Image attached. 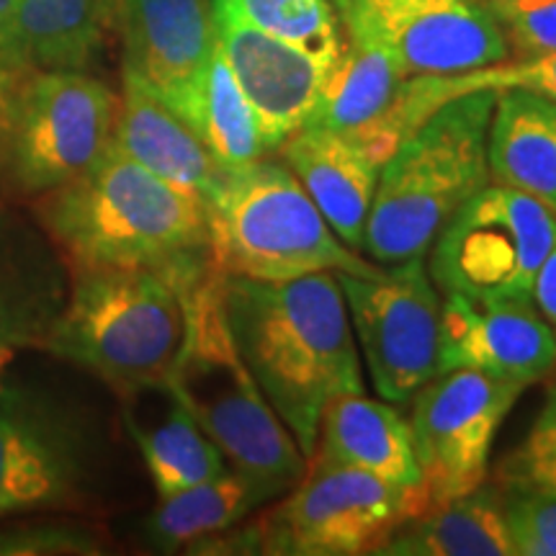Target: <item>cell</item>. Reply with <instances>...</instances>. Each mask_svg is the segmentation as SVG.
Returning a JSON list of instances; mask_svg holds the SVG:
<instances>
[{
    "mask_svg": "<svg viewBox=\"0 0 556 556\" xmlns=\"http://www.w3.org/2000/svg\"><path fill=\"white\" fill-rule=\"evenodd\" d=\"M114 148L206 206L227 176L191 124L129 73H124Z\"/></svg>",
    "mask_w": 556,
    "mask_h": 556,
    "instance_id": "obj_21",
    "label": "cell"
},
{
    "mask_svg": "<svg viewBox=\"0 0 556 556\" xmlns=\"http://www.w3.org/2000/svg\"><path fill=\"white\" fill-rule=\"evenodd\" d=\"M119 397L124 420L144 458L157 497H170L208 482L227 469L217 443L193 420L168 379L124 389Z\"/></svg>",
    "mask_w": 556,
    "mask_h": 556,
    "instance_id": "obj_20",
    "label": "cell"
},
{
    "mask_svg": "<svg viewBox=\"0 0 556 556\" xmlns=\"http://www.w3.org/2000/svg\"><path fill=\"white\" fill-rule=\"evenodd\" d=\"M0 60L5 67L18 70V37H16V9L13 0H0Z\"/></svg>",
    "mask_w": 556,
    "mask_h": 556,
    "instance_id": "obj_35",
    "label": "cell"
},
{
    "mask_svg": "<svg viewBox=\"0 0 556 556\" xmlns=\"http://www.w3.org/2000/svg\"><path fill=\"white\" fill-rule=\"evenodd\" d=\"M278 495L258 479L227 467L219 477L193 484L170 497H160L155 513L144 523L148 541L160 552L191 548L199 541L240 526L261 505Z\"/></svg>",
    "mask_w": 556,
    "mask_h": 556,
    "instance_id": "obj_25",
    "label": "cell"
},
{
    "mask_svg": "<svg viewBox=\"0 0 556 556\" xmlns=\"http://www.w3.org/2000/svg\"><path fill=\"white\" fill-rule=\"evenodd\" d=\"M497 90H475L435 109L381 165L364 253L379 266L426 258L433 240L490 184L486 131Z\"/></svg>",
    "mask_w": 556,
    "mask_h": 556,
    "instance_id": "obj_4",
    "label": "cell"
},
{
    "mask_svg": "<svg viewBox=\"0 0 556 556\" xmlns=\"http://www.w3.org/2000/svg\"><path fill=\"white\" fill-rule=\"evenodd\" d=\"M168 384L217 443L227 467L258 479L278 497L304 477L307 458L240 356L214 263L189 291V325Z\"/></svg>",
    "mask_w": 556,
    "mask_h": 556,
    "instance_id": "obj_5",
    "label": "cell"
},
{
    "mask_svg": "<svg viewBox=\"0 0 556 556\" xmlns=\"http://www.w3.org/2000/svg\"><path fill=\"white\" fill-rule=\"evenodd\" d=\"M88 435L60 402L0 384V520L83 507Z\"/></svg>",
    "mask_w": 556,
    "mask_h": 556,
    "instance_id": "obj_13",
    "label": "cell"
},
{
    "mask_svg": "<svg viewBox=\"0 0 556 556\" xmlns=\"http://www.w3.org/2000/svg\"><path fill=\"white\" fill-rule=\"evenodd\" d=\"M353 338L381 400L407 402L441 374V291L426 258L379 266L371 276L336 274Z\"/></svg>",
    "mask_w": 556,
    "mask_h": 556,
    "instance_id": "obj_10",
    "label": "cell"
},
{
    "mask_svg": "<svg viewBox=\"0 0 556 556\" xmlns=\"http://www.w3.org/2000/svg\"><path fill=\"white\" fill-rule=\"evenodd\" d=\"M523 389L479 368H454L417 389L409 426L428 507L484 482L497 430Z\"/></svg>",
    "mask_w": 556,
    "mask_h": 556,
    "instance_id": "obj_11",
    "label": "cell"
},
{
    "mask_svg": "<svg viewBox=\"0 0 556 556\" xmlns=\"http://www.w3.org/2000/svg\"><path fill=\"white\" fill-rule=\"evenodd\" d=\"M217 47L253 109L266 150H278L307 127L328 65L289 41L255 29L212 5Z\"/></svg>",
    "mask_w": 556,
    "mask_h": 556,
    "instance_id": "obj_16",
    "label": "cell"
},
{
    "mask_svg": "<svg viewBox=\"0 0 556 556\" xmlns=\"http://www.w3.org/2000/svg\"><path fill=\"white\" fill-rule=\"evenodd\" d=\"M520 58L556 52V0H482Z\"/></svg>",
    "mask_w": 556,
    "mask_h": 556,
    "instance_id": "obj_33",
    "label": "cell"
},
{
    "mask_svg": "<svg viewBox=\"0 0 556 556\" xmlns=\"http://www.w3.org/2000/svg\"><path fill=\"white\" fill-rule=\"evenodd\" d=\"M103 539L78 518L45 516L11 523L0 531V556L101 554Z\"/></svg>",
    "mask_w": 556,
    "mask_h": 556,
    "instance_id": "obj_31",
    "label": "cell"
},
{
    "mask_svg": "<svg viewBox=\"0 0 556 556\" xmlns=\"http://www.w3.org/2000/svg\"><path fill=\"white\" fill-rule=\"evenodd\" d=\"M315 206L348 248L364 253V232L381 163L356 139L319 127H302L278 148Z\"/></svg>",
    "mask_w": 556,
    "mask_h": 556,
    "instance_id": "obj_19",
    "label": "cell"
},
{
    "mask_svg": "<svg viewBox=\"0 0 556 556\" xmlns=\"http://www.w3.org/2000/svg\"><path fill=\"white\" fill-rule=\"evenodd\" d=\"M405 80L407 75L387 50L343 31L307 127L356 139L384 165L402 144L397 109Z\"/></svg>",
    "mask_w": 556,
    "mask_h": 556,
    "instance_id": "obj_17",
    "label": "cell"
},
{
    "mask_svg": "<svg viewBox=\"0 0 556 556\" xmlns=\"http://www.w3.org/2000/svg\"><path fill=\"white\" fill-rule=\"evenodd\" d=\"M212 5L309 52L328 67L343 45V26L332 0H212Z\"/></svg>",
    "mask_w": 556,
    "mask_h": 556,
    "instance_id": "obj_29",
    "label": "cell"
},
{
    "mask_svg": "<svg viewBox=\"0 0 556 556\" xmlns=\"http://www.w3.org/2000/svg\"><path fill=\"white\" fill-rule=\"evenodd\" d=\"M31 208L67 266L212 263L204 201L116 148L86 176L34 199Z\"/></svg>",
    "mask_w": 556,
    "mask_h": 556,
    "instance_id": "obj_2",
    "label": "cell"
},
{
    "mask_svg": "<svg viewBox=\"0 0 556 556\" xmlns=\"http://www.w3.org/2000/svg\"><path fill=\"white\" fill-rule=\"evenodd\" d=\"M556 245V206L486 184L433 240L428 274L441 294L531 296Z\"/></svg>",
    "mask_w": 556,
    "mask_h": 556,
    "instance_id": "obj_9",
    "label": "cell"
},
{
    "mask_svg": "<svg viewBox=\"0 0 556 556\" xmlns=\"http://www.w3.org/2000/svg\"><path fill=\"white\" fill-rule=\"evenodd\" d=\"M441 296V374L479 368L528 387L556 368V338L531 296Z\"/></svg>",
    "mask_w": 556,
    "mask_h": 556,
    "instance_id": "obj_15",
    "label": "cell"
},
{
    "mask_svg": "<svg viewBox=\"0 0 556 556\" xmlns=\"http://www.w3.org/2000/svg\"><path fill=\"white\" fill-rule=\"evenodd\" d=\"M67 291V263L39 219L0 204V358L45 345Z\"/></svg>",
    "mask_w": 556,
    "mask_h": 556,
    "instance_id": "obj_18",
    "label": "cell"
},
{
    "mask_svg": "<svg viewBox=\"0 0 556 556\" xmlns=\"http://www.w3.org/2000/svg\"><path fill=\"white\" fill-rule=\"evenodd\" d=\"M201 266H67L65 309L45 351L116 392L168 379L189 325V291Z\"/></svg>",
    "mask_w": 556,
    "mask_h": 556,
    "instance_id": "obj_3",
    "label": "cell"
},
{
    "mask_svg": "<svg viewBox=\"0 0 556 556\" xmlns=\"http://www.w3.org/2000/svg\"><path fill=\"white\" fill-rule=\"evenodd\" d=\"M5 73H3V67H0V106H3V96H5Z\"/></svg>",
    "mask_w": 556,
    "mask_h": 556,
    "instance_id": "obj_36",
    "label": "cell"
},
{
    "mask_svg": "<svg viewBox=\"0 0 556 556\" xmlns=\"http://www.w3.org/2000/svg\"><path fill=\"white\" fill-rule=\"evenodd\" d=\"M312 458L368 471L392 484H420L413 426L397 407L368 400L366 392L340 394L325 405Z\"/></svg>",
    "mask_w": 556,
    "mask_h": 556,
    "instance_id": "obj_22",
    "label": "cell"
},
{
    "mask_svg": "<svg viewBox=\"0 0 556 556\" xmlns=\"http://www.w3.org/2000/svg\"><path fill=\"white\" fill-rule=\"evenodd\" d=\"M351 37L392 54L407 78L458 75L510 60L482 0H332Z\"/></svg>",
    "mask_w": 556,
    "mask_h": 556,
    "instance_id": "obj_12",
    "label": "cell"
},
{
    "mask_svg": "<svg viewBox=\"0 0 556 556\" xmlns=\"http://www.w3.org/2000/svg\"><path fill=\"white\" fill-rule=\"evenodd\" d=\"M531 299L556 338V245L552 253H548L544 266L539 268L536 281H533Z\"/></svg>",
    "mask_w": 556,
    "mask_h": 556,
    "instance_id": "obj_34",
    "label": "cell"
},
{
    "mask_svg": "<svg viewBox=\"0 0 556 556\" xmlns=\"http://www.w3.org/2000/svg\"><path fill=\"white\" fill-rule=\"evenodd\" d=\"M119 101L83 70H37L5 83L0 170L24 197H41L93 170L114 148Z\"/></svg>",
    "mask_w": 556,
    "mask_h": 556,
    "instance_id": "obj_8",
    "label": "cell"
},
{
    "mask_svg": "<svg viewBox=\"0 0 556 556\" xmlns=\"http://www.w3.org/2000/svg\"><path fill=\"white\" fill-rule=\"evenodd\" d=\"M281 503L248 526L193 544V554L361 556L377 554L407 518L428 510L422 484L402 486L361 469L312 458Z\"/></svg>",
    "mask_w": 556,
    "mask_h": 556,
    "instance_id": "obj_7",
    "label": "cell"
},
{
    "mask_svg": "<svg viewBox=\"0 0 556 556\" xmlns=\"http://www.w3.org/2000/svg\"><path fill=\"white\" fill-rule=\"evenodd\" d=\"M191 127L225 170L255 163L268 152L261 139L253 109H250L219 47L208 62Z\"/></svg>",
    "mask_w": 556,
    "mask_h": 556,
    "instance_id": "obj_28",
    "label": "cell"
},
{
    "mask_svg": "<svg viewBox=\"0 0 556 556\" xmlns=\"http://www.w3.org/2000/svg\"><path fill=\"white\" fill-rule=\"evenodd\" d=\"M503 516L513 556H556V495L503 490Z\"/></svg>",
    "mask_w": 556,
    "mask_h": 556,
    "instance_id": "obj_32",
    "label": "cell"
},
{
    "mask_svg": "<svg viewBox=\"0 0 556 556\" xmlns=\"http://www.w3.org/2000/svg\"><path fill=\"white\" fill-rule=\"evenodd\" d=\"M486 168L490 184L556 206V103L531 90H497Z\"/></svg>",
    "mask_w": 556,
    "mask_h": 556,
    "instance_id": "obj_23",
    "label": "cell"
},
{
    "mask_svg": "<svg viewBox=\"0 0 556 556\" xmlns=\"http://www.w3.org/2000/svg\"><path fill=\"white\" fill-rule=\"evenodd\" d=\"M379 556H513L503 516V486L484 482L467 495L407 518Z\"/></svg>",
    "mask_w": 556,
    "mask_h": 556,
    "instance_id": "obj_24",
    "label": "cell"
},
{
    "mask_svg": "<svg viewBox=\"0 0 556 556\" xmlns=\"http://www.w3.org/2000/svg\"><path fill=\"white\" fill-rule=\"evenodd\" d=\"M222 299L242 361L309 462L325 405L366 392L338 276L253 281L222 274Z\"/></svg>",
    "mask_w": 556,
    "mask_h": 556,
    "instance_id": "obj_1",
    "label": "cell"
},
{
    "mask_svg": "<svg viewBox=\"0 0 556 556\" xmlns=\"http://www.w3.org/2000/svg\"><path fill=\"white\" fill-rule=\"evenodd\" d=\"M520 88L544 96L556 103V52L520 58L518 62H500L482 70L458 75H417L402 88L397 122L402 135L409 137L443 103L475 90Z\"/></svg>",
    "mask_w": 556,
    "mask_h": 556,
    "instance_id": "obj_27",
    "label": "cell"
},
{
    "mask_svg": "<svg viewBox=\"0 0 556 556\" xmlns=\"http://www.w3.org/2000/svg\"><path fill=\"white\" fill-rule=\"evenodd\" d=\"M206 212L208 253L225 276L289 281L319 270L353 276L379 270V263L361 258L338 238L283 163L263 157L227 170Z\"/></svg>",
    "mask_w": 556,
    "mask_h": 556,
    "instance_id": "obj_6",
    "label": "cell"
},
{
    "mask_svg": "<svg viewBox=\"0 0 556 556\" xmlns=\"http://www.w3.org/2000/svg\"><path fill=\"white\" fill-rule=\"evenodd\" d=\"M21 67L86 70L101 52L116 0H13Z\"/></svg>",
    "mask_w": 556,
    "mask_h": 556,
    "instance_id": "obj_26",
    "label": "cell"
},
{
    "mask_svg": "<svg viewBox=\"0 0 556 556\" xmlns=\"http://www.w3.org/2000/svg\"><path fill=\"white\" fill-rule=\"evenodd\" d=\"M552 389H556V379H554V384H552Z\"/></svg>",
    "mask_w": 556,
    "mask_h": 556,
    "instance_id": "obj_37",
    "label": "cell"
},
{
    "mask_svg": "<svg viewBox=\"0 0 556 556\" xmlns=\"http://www.w3.org/2000/svg\"><path fill=\"white\" fill-rule=\"evenodd\" d=\"M495 482L503 490H533L556 495V389L541 409L523 443L497 467Z\"/></svg>",
    "mask_w": 556,
    "mask_h": 556,
    "instance_id": "obj_30",
    "label": "cell"
},
{
    "mask_svg": "<svg viewBox=\"0 0 556 556\" xmlns=\"http://www.w3.org/2000/svg\"><path fill=\"white\" fill-rule=\"evenodd\" d=\"M119 13L124 73L191 124L217 50L212 0H119Z\"/></svg>",
    "mask_w": 556,
    "mask_h": 556,
    "instance_id": "obj_14",
    "label": "cell"
}]
</instances>
